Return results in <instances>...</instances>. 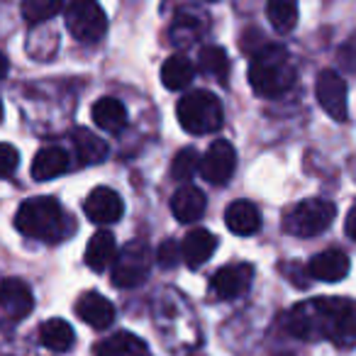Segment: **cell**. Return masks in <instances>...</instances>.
Listing matches in <instances>:
<instances>
[{
  "mask_svg": "<svg viewBox=\"0 0 356 356\" xmlns=\"http://www.w3.org/2000/svg\"><path fill=\"white\" fill-rule=\"evenodd\" d=\"M286 327L298 339H327L337 349H354L356 300H349V298H315V300H305L286 315Z\"/></svg>",
  "mask_w": 356,
  "mask_h": 356,
  "instance_id": "6da1fadb",
  "label": "cell"
},
{
  "mask_svg": "<svg viewBox=\"0 0 356 356\" xmlns=\"http://www.w3.org/2000/svg\"><path fill=\"white\" fill-rule=\"evenodd\" d=\"M15 227L25 234L27 239L44 244H56L66 239L74 229V222L61 208L59 200L37 195L27 198L15 213Z\"/></svg>",
  "mask_w": 356,
  "mask_h": 356,
  "instance_id": "7a4b0ae2",
  "label": "cell"
},
{
  "mask_svg": "<svg viewBox=\"0 0 356 356\" xmlns=\"http://www.w3.org/2000/svg\"><path fill=\"white\" fill-rule=\"evenodd\" d=\"M298 69L286 47L266 44L249 61V86L264 98H276L293 88Z\"/></svg>",
  "mask_w": 356,
  "mask_h": 356,
  "instance_id": "3957f363",
  "label": "cell"
},
{
  "mask_svg": "<svg viewBox=\"0 0 356 356\" xmlns=\"http://www.w3.org/2000/svg\"><path fill=\"white\" fill-rule=\"evenodd\" d=\"M176 115L181 127L188 134H215L225 124V108L222 100L210 90H191L178 100Z\"/></svg>",
  "mask_w": 356,
  "mask_h": 356,
  "instance_id": "277c9868",
  "label": "cell"
},
{
  "mask_svg": "<svg viewBox=\"0 0 356 356\" xmlns=\"http://www.w3.org/2000/svg\"><path fill=\"white\" fill-rule=\"evenodd\" d=\"M334 203L322 198H307L288 208V213L283 215V229L293 237H317L334 222Z\"/></svg>",
  "mask_w": 356,
  "mask_h": 356,
  "instance_id": "5b68a950",
  "label": "cell"
},
{
  "mask_svg": "<svg viewBox=\"0 0 356 356\" xmlns=\"http://www.w3.org/2000/svg\"><path fill=\"white\" fill-rule=\"evenodd\" d=\"M154 264L152 247L142 239H132L127 242L115 257L113 266H110V278L113 286L118 288H137L149 278Z\"/></svg>",
  "mask_w": 356,
  "mask_h": 356,
  "instance_id": "8992f818",
  "label": "cell"
},
{
  "mask_svg": "<svg viewBox=\"0 0 356 356\" xmlns=\"http://www.w3.org/2000/svg\"><path fill=\"white\" fill-rule=\"evenodd\" d=\"M66 30L83 44H95L108 32V17L95 0H71L66 8Z\"/></svg>",
  "mask_w": 356,
  "mask_h": 356,
  "instance_id": "52a82bcc",
  "label": "cell"
},
{
  "mask_svg": "<svg viewBox=\"0 0 356 356\" xmlns=\"http://www.w3.org/2000/svg\"><path fill=\"white\" fill-rule=\"evenodd\" d=\"M237 168V152L227 139H218L208 147L200 159V176L213 186H225L234 176Z\"/></svg>",
  "mask_w": 356,
  "mask_h": 356,
  "instance_id": "ba28073f",
  "label": "cell"
},
{
  "mask_svg": "<svg viewBox=\"0 0 356 356\" xmlns=\"http://www.w3.org/2000/svg\"><path fill=\"white\" fill-rule=\"evenodd\" d=\"M317 103L320 108L337 122H344L349 115V103H346V83L334 69H325L317 76L315 83Z\"/></svg>",
  "mask_w": 356,
  "mask_h": 356,
  "instance_id": "9c48e42d",
  "label": "cell"
},
{
  "mask_svg": "<svg viewBox=\"0 0 356 356\" xmlns=\"http://www.w3.org/2000/svg\"><path fill=\"white\" fill-rule=\"evenodd\" d=\"M254 281L252 264H227L210 278V291L218 300H234L249 291Z\"/></svg>",
  "mask_w": 356,
  "mask_h": 356,
  "instance_id": "30bf717a",
  "label": "cell"
},
{
  "mask_svg": "<svg viewBox=\"0 0 356 356\" xmlns=\"http://www.w3.org/2000/svg\"><path fill=\"white\" fill-rule=\"evenodd\" d=\"M83 210H86V218L93 225L108 227V225H115L122 220L124 203L120 198V193H115L108 186H100V188L90 191V195L83 203Z\"/></svg>",
  "mask_w": 356,
  "mask_h": 356,
  "instance_id": "8fae6325",
  "label": "cell"
},
{
  "mask_svg": "<svg viewBox=\"0 0 356 356\" xmlns=\"http://www.w3.org/2000/svg\"><path fill=\"white\" fill-rule=\"evenodd\" d=\"M32 307H35V298H32V291L25 281L6 278V281L0 283V310L6 312L8 320H25L32 312Z\"/></svg>",
  "mask_w": 356,
  "mask_h": 356,
  "instance_id": "7c38bea8",
  "label": "cell"
},
{
  "mask_svg": "<svg viewBox=\"0 0 356 356\" xmlns=\"http://www.w3.org/2000/svg\"><path fill=\"white\" fill-rule=\"evenodd\" d=\"M349 257H346L341 249H325V252L315 254V257L307 261L305 271L310 278L322 283H337L341 278H346L349 273Z\"/></svg>",
  "mask_w": 356,
  "mask_h": 356,
  "instance_id": "4fadbf2b",
  "label": "cell"
},
{
  "mask_svg": "<svg viewBox=\"0 0 356 356\" xmlns=\"http://www.w3.org/2000/svg\"><path fill=\"white\" fill-rule=\"evenodd\" d=\"M205 208H208V198H205V193L198 186L186 184L171 195V213L178 222L184 225L198 222L205 215Z\"/></svg>",
  "mask_w": 356,
  "mask_h": 356,
  "instance_id": "5bb4252c",
  "label": "cell"
},
{
  "mask_svg": "<svg viewBox=\"0 0 356 356\" xmlns=\"http://www.w3.org/2000/svg\"><path fill=\"white\" fill-rule=\"evenodd\" d=\"M225 225L237 237H252L261 229V210L252 200H234L225 210Z\"/></svg>",
  "mask_w": 356,
  "mask_h": 356,
  "instance_id": "9a60e30c",
  "label": "cell"
},
{
  "mask_svg": "<svg viewBox=\"0 0 356 356\" xmlns=\"http://www.w3.org/2000/svg\"><path fill=\"white\" fill-rule=\"evenodd\" d=\"M76 315L93 330H105L115 322V305L100 293H83L76 302Z\"/></svg>",
  "mask_w": 356,
  "mask_h": 356,
  "instance_id": "2e32d148",
  "label": "cell"
},
{
  "mask_svg": "<svg viewBox=\"0 0 356 356\" xmlns=\"http://www.w3.org/2000/svg\"><path fill=\"white\" fill-rule=\"evenodd\" d=\"M218 249V239L210 229H193V232L186 234L184 244H181V257H184L186 266L191 268H198L203 266L205 261H210V257L215 254Z\"/></svg>",
  "mask_w": 356,
  "mask_h": 356,
  "instance_id": "e0dca14e",
  "label": "cell"
},
{
  "mask_svg": "<svg viewBox=\"0 0 356 356\" xmlns=\"http://www.w3.org/2000/svg\"><path fill=\"white\" fill-rule=\"evenodd\" d=\"M115 257H118V242H115L113 232L108 229H100L93 237L88 239V247H86V266L90 271L100 273L105 268L113 266Z\"/></svg>",
  "mask_w": 356,
  "mask_h": 356,
  "instance_id": "ac0fdd59",
  "label": "cell"
},
{
  "mask_svg": "<svg viewBox=\"0 0 356 356\" xmlns=\"http://www.w3.org/2000/svg\"><path fill=\"white\" fill-rule=\"evenodd\" d=\"M69 154L61 147H44L37 152L32 161V178L35 181H54L69 168Z\"/></svg>",
  "mask_w": 356,
  "mask_h": 356,
  "instance_id": "d6986e66",
  "label": "cell"
},
{
  "mask_svg": "<svg viewBox=\"0 0 356 356\" xmlns=\"http://www.w3.org/2000/svg\"><path fill=\"white\" fill-rule=\"evenodd\" d=\"M40 341L49 351H54V354H66V351L74 349L76 332L66 320L51 317V320H47L44 325L40 327Z\"/></svg>",
  "mask_w": 356,
  "mask_h": 356,
  "instance_id": "ffe728a7",
  "label": "cell"
},
{
  "mask_svg": "<svg viewBox=\"0 0 356 356\" xmlns=\"http://www.w3.org/2000/svg\"><path fill=\"white\" fill-rule=\"evenodd\" d=\"M71 142H74V152L79 156V163H83V166H93V163H100L108 159V144L98 134L90 132V129H74Z\"/></svg>",
  "mask_w": 356,
  "mask_h": 356,
  "instance_id": "44dd1931",
  "label": "cell"
},
{
  "mask_svg": "<svg viewBox=\"0 0 356 356\" xmlns=\"http://www.w3.org/2000/svg\"><path fill=\"white\" fill-rule=\"evenodd\" d=\"M208 15L203 13H178L171 25V44L176 47H191L208 27Z\"/></svg>",
  "mask_w": 356,
  "mask_h": 356,
  "instance_id": "7402d4cb",
  "label": "cell"
},
{
  "mask_svg": "<svg viewBox=\"0 0 356 356\" xmlns=\"http://www.w3.org/2000/svg\"><path fill=\"white\" fill-rule=\"evenodd\" d=\"M93 122L105 132H122L127 127V110L118 98H100L93 103Z\"/></svg>",
  "mask_w": 356,
  "mask_h": 356,
  "instance_id": "603a6c76",
  "label": "cell"
},
{
  "mask_svg": "<svg viewBox=\"0 0 356 356\" xmlns=\"http://www.w3.org/2000/svg\"><path fill=\"white\" fill-rule=\"evenodd\" d=\"M195 79V66L191 64V59L176 54L168 56L161 66V83L166 86L168 90H184L193 83Z\"/></svg>",
  "mask_w": 356,
  "mask_h": 356,
  "instance_id": "cb8c5ba5",
  "label": "cell"
},
{
  "mask_svg": "<svg viewBox=\"0 0 356 356\" xmlns=\"http://www.w3.org/2000/svg\"><path fill=\"white\" fill-rule=\"evenodd\" d=\"M98 356H152L149 346L132 332H118L98 344Z\"/></svg>",
  "mask_w": 356,
  "mask_h": 356,
  "instance_id": "d4e9b609",
  "label": "cell"
},
{
  "mask_svg": "<svg viewBox=\"0 0 356 356\" xmlns=\"http://www.w3.org/2000/svg\"><path fill=\"white\" fill-rule=\"evenodd\" d=\"M198 71L210 79L220 81V83H227L229 76V56L222 47H203L198 51Z\"/></svg>",
  "mask_w": 356,
  "mask_h": 356,
  "instance_id": "484cf974",
  "label": "cell"
},
{
  "mask_svg": "<svg viewBox=\"0 0 356 356\" xmlns=\"http://www.w3.org/2000/svg\"><path fill=\"white\" fill-rule=\"evenodd\" d=\"M266 15L273 30L288 35L298 25V0H268Z\"/></svg>",
  "mask_w": 356,
  "mask_h": 356,
  "instance_id": "4316f807",
  "label": "cell"
},
{
  "mask_svg": "<svg viewBox=\"0 0 356 356\" xmlns=\"http://www.w3.org/2000/svg\"><path fill=\"white\" fill-rule=\"evenodd\" d=\"M64 10V0H22L20 13L30 25H42Z\"/></svg>",
  "mask_w": 356,
  "mask_h": 356,
  "instance_id": "83f0119b",
  "label": "cell"
},
{
  "mask_svg": "<svg viewBox=\"0 0 356 356\" xmlns=\"http://www.w3.org/2000/svg\"><path fill=\"white\" fill-rule=\"evenodd\" d=\"M198 171H200V156H198V152H195L193 147L181 149V152L173 156V161H171V178L188 184L191 178H193Z\"/></svg>",
  "mask_w": 356,
  "mask_h": 356,
  "instance_id": "f1b7e54d",
  "label": "cell"
},
{
  "mask_svg": "<svg viewBox=\"0 0 356 356\" xmlns=\"http://www.w3.org/2000/svg\"><path fill=\"white\" fill-rule=\"evenodd\" d=\"M154 259H156V264L161 268H173V266H178V261H181L184 257H181V247H178V242L166 239L163 244H159Z\"/></svg>",
  "mask_w": 356,
  "mask_h": 356,
  "instance_id": "f546056e",
  "label": "cell"
},
{
  "mask_svg": "<svg viewBox=\"0 0 356 356\" xmlns=\"http://www.w3.org/2000/svg\"><path fill=\"white\" fill-rule=\"evenodd\" d=\"M17 163H20V154L13 144L0 142V178H8L15 173Z\"/></svg>",
  "mask_w": 356,
  "mask_h": 356,
  "instance_id": "4dcf8cb0",
  "label": "cell"
},
{
  "mask_svg": "<svg viewBox=\"0 0 356 356\" xmlns=\"http://www.w3.org/2000/svg\"><path fill=\"white\" fill-rule=\"evenodd\" d=\"M266 44H271V42L264 40V32L259 30V27H249V30L242 32V49L247 51L249 56L259 54Z\"/></svg>",
  "mask_w": 356,
  "mask_h": 356,
  "instance_id": "1f68e13d",
  "label": "cell"
},
{
  "mask_svg": "<svg viewBox=\"0 0 356 356\" xmlns=\"http://www.w3.org/2000/svg\"><path fill=\"white\" fill-rule=\"evenodd\" d=\"M339 64L344 66L346 71H354V74H356V35H351L349 40L341 44Z\"/></svg>",
  "mask_w": 356,
  "mask_h": 356,
  "instance_id": "d6a6232c",
  "label": "cell"
},
{
  "mask_svg": "<svg viewBox=\"0 0 356 356\" xmlns=\"http://www.w3.org/2000/svg\"><path fill=\"white\" fill-rule=\"evenodd\" d=\"M344 232H346V237H349V239H354V242H356V200H354V203H351L349 215H346Z\"/></svg>",
  "mask_w": 356,
  "mask_h": 356,
  "instance_id": "836d02e7",
  "label": "cell"
},
{
  "mask_svg": "<svg viewBox=\"0 0 356 356\" xmlns=\"http://www.w3.org/2000/svg\"><path fill=\"white\" fill-rule=\"evenodd\" d=\"M8 69H10V64H8V56L3 54V51H0V81H3L8 76Z\"/></svg>",
  "mask_w": 356,
  "mask_h": 356,
  "instance_id": "e575fe53",
  "label": "cell"
},
{
  "mask_svg": "<svg viewBox=\"0 0 356 356\" xmlns=\"http://www.w3.org/2000/svg\"><path fill=\"white\" fill-rule=\"evenodd\" d=\"M0 122H3V100H0Z\"/></svg>",
  "mask_w": 356,
  "mask_h": 356,
  "instance_id": "d590c367",
  "label": "cell"
}]
</instances>
